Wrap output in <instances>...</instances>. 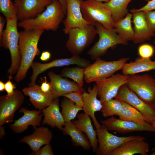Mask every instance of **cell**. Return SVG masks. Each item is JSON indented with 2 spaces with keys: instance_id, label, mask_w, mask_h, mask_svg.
<instances>
[{
  "instance_id": "obj_1",
  "label": "cell",
  "mask_w": 155,
  "mask_h": 155,
  "mask_svg": "<svg viewBox=\"0 0 155 155\" xmlns=\"http://www.w3.org/2000/svg\"><path fill=\"white\" fill-rule=\"evenodd\" d=\"M44 31L43 30L30 29L24 30L19 32V50L21 60L19 69L14 78L17 82L25 78L35 57L40 54L38 42Z\"/></svg>"
},
{
  "instance_id": "obj_2",
  "label": "cell",
  "mask_w": 155,
  "mask_h": 155,
  "mask_svg": "<svg viewBox=\"0 0 155 155\" xmlns=\"http://www.w3.org/2000/svg\"><path fill=\"white\" fill-rule=\"evenodd\" d=\"M65 15L63 6L58 0H53L45 10L35 17L20 21L18 26L24 30L56 31Z\"/></svg>"
},
{
  "instance_id": "obj_3",
  "label": "cell",
  "mask_w": 155,
  "mask_h": 155,
  "mask_svg": "<svg viewBox=\"0 0 155 155\" xmlns=\"http://www.w3.org/2000/svg\"><path fill=\"white\" fill-rule=\"evenodd\" d=\"M6 28L1 38L0 45L1 47L9 51L11 59V64L7 73L9 76L16 74L21 63V57L19 50L20 33L17 26L18 19L17 17L6 19Z\"/></svg>"
},
{
  "instance_id": "obj_4",
  "label": "cell",
  "mask_w": 155,
  "mask_h": 155,
  "mask_svg": "<svg viewBox=\"0 0 155 155\" xmlns=\"http://www.w3.org/2000/svg\"><path fill=\"white\" fill-rule=\"evenodd\" d=\"M129 59L125 57L116 61H107L98 57L93 63L85 68L84 79L86 83H89L109 77L122 70Z\"/></svg>"
},
{
  "instance_id": "obj_5",
  "label": "cell",
  "mask_w": 155,
  "mask_h": 155,
  "mask_svg": "<svg viewBox=\"0 0 155 155\" xmlns=\"http://www.w3.org/2000/svg\"><path fill=\"white\" fill-rule=\"evenodd\" d=\"M94 26L97 33L99 35V39L88 52L92 59L95 60L103 55L109 49L118 44H128V42L120 37L114 28H106L98 22H95Z\"/></svg>"
},
{
  "instance_id": "obj_6",
  "label": "cell",
  "mask_w": 155,
  "mask_h": 155,
  "mask_svg": "<svg viewBox=\"0 0 155 155\" xmlns=\"http://www.w3.org/2000/svg\"><path fill=\"white\" fill-rule=\"evenodd\" d=\"M97 34L94 25L92 24L82 28H73L68 34L66 46L73 55H79L92 43Z\"/></svg>"
},
{
  "instance_id": "obj_7",
  "label": "cell",
  "mask_w": 155,
  "mask_h": 155,
  "mask_svg": "<svg viewBox=\"0 0 155 155\" xmlns=\"http://www.w3.org/2000/svg\"><path fill=\"white\" fill-rule=\"evenodd\" d=\"M81 9L83 18L87 21L94 25L98 22L106 28H114L115 23L111 13L102 2L95 0L83 1Z\"/></svg>"
},
{
  "instance_id": "obj_8",
  "label": "cell",
  "mask_w": 155,
  "mask_h": 155,
  "mask_svg": "<svg viewBox=\"0 0 155 155\" xmlns=\"http://www.w3.org/2000/svg\"><path fill=\"white\" fill-rule=\"evenodd\" d=\"M126 85L145 102L152 104L155 102V79L151 75H129Z\"/></svg>"
},
{
  "instance_id": "obj_9",
  "label": "cell",
  "mask_w": 155,
  "mask_h": 155,
  "mask_svg": "<svg viewBox=\"0 0 155 155\" xmlns=\"http://www.w3.org/2000/svg\"><path fill=\"white\" fill-rule=\"evenodd\" d=\"M98 146L96 151L97 155H109L113 150L126 142L135 139H145L144 137L131 135L119 137L109 133L106 127L101 125L96 129Z\"/></svg>"
},
{
  "instance_id": "obj_10",
  "label": "cell",
  "mask_w": 155,
  "mask_h": 155,
  "mask_svg": "<svg viewBox=\"0 0 155 155\" xmlns=\"http://www.w3.org/2000/svg\"><path fill=\"white\" fill-rule=\"evenodd\" d=\"M90 64V61L82 58L79 55H75L69 58L56 59L47 63H42L33 62L31 67L32 69V73L30 77V82L28 86H32L35 85L38 76L50 68L71 65H76L85 68Z\"/></svg>"
},
{
  "instance_id": "obj_11",
  "label": "cell",
  "mask_w": 155,
  "mask_h": 155,
  "mask_svg": "<svg viewBox=\"0 0 155 155\" xmlns=\"http://www.w3.org/2000/svg\"><path fill=\"white\" fill-rule=\"evenodd\" d=\"M128 78V75L117 73L96 81L102 103L115 98L121 87L126 84Z\"/></svg>"
},
{
  "instance_id": "obj_12",
  "label": "cell",
  "mask_w": 155,
  "mask_h": 155,
  "mask_svg": "<svg viewBox=\"0 0 155 155\" xmlns=\"http://www.w3.org/2000/svg\"><path fill=\"white\" fill-rule=\"evenodd\" d=\"M115 98L124 101L135 108L143 115L148 123H151L155 120V110L152 105L140 98L126 84L121 87Z\"/></svg>"
},
{
  "instance_id": "obj_13",
  "label": "cell",
  "mask_w": 155,
  "mask_h": 155,
  "mask_svg": "<svg viewBox=\"0 0 155 155\" xmlns=\"http://www.w3.org/2000/svg\"><path fill=\"white\" fill-rule=\"evenodd\" d=\"M24 94L16 90L11 95L0 97V126L13 122L15 113L24 102Z\"/></svg>"
},
{
  "instance_id": "obj_14",
  "label": "cell",
  "mask_w": 155,
  "mask_h": 155,
  "mask_svg": "<svg viewBox=\"0 0 155 155\" xmlns=\"http://www.w3.org/2000/svg\"><path fill=\"white\" fill-rule=\"evenodd\" d=\"M53 0H15L16 16L21 21L34 18L42 13Z\"/></svg>"
},
{
  "instance_id": "obj_15",
  "label": "cell",
  "mask_w": 155,
  "mask_h": 155,
  "mask_svg": "<svg viewBox=\"0 0 155 155\" xmlns=\"http://www.w3.org/2000/svg\"><path fill=\"white\" fill-rule=\"evenodd\" d=\"M83 0H66V17L63 20L64 26L63 31L68 34L72 28H82L92 24L86 21L83 18L81 9V5Z\"/></svg>"
},
{
  "instance_id": "obj_16",
  "label": "cell",
  "mask_w": 155,
  "mask_h": 155,
  "mask_svg": "<svg viewBox=\"0 0 155 155\" xmlns=\"http://www.w3.org/2000/svg\"><path fill=\"white\" fill-rule=\"evenodd\" d=\"M19 112L23 113V115L9 125L10 129L14 133L23 132L27 129L29 125L35 129L40 125L43 115L41 111L30 110L23 107Z\"/></svg>"
},
{
  "instance_id": "obj_17",
  "label": "cell",
  "mask_w": 155,
  "mask_h": 155,
  "mask_svg": "<svg viewBox=\"0 0 155 155\" xmlns=\"http://www.w3.org/2000/svg\"><path fill=\"white\" fill-rule=\"evenodd\" d=\"M48 76L51 85L50 91L55 98H58L67 93L77 91L84 92L85 90L74 81L66 78H63L61 75L53 71L49 72Z\"/></svg>"
},
{
  "instance_id": "obj_18",
  "label": "cell",
  "mask_w": 155,
  "mask_h": 155,
  "mask_svg": "<svg viewBox=\"0 0 155 155\" xmlns=\"http://www.w3.org/2000/svg\"><path fill=\"white\" fill-rule=\"evenodd\" d=\"M102 125L108 130L114 131L121 133H127L133 131L155 132L152 127L140 125L129 121L115 118L113 116L101 121Z\"/></svg>"
},
{
  "instance_id": "obj_19",
  "label": "cell",
  "mask_w": 155,
  "mask_h": 155,
  "mask_svg": "<svg viewBox=\"0 0 155 155\" xmlns=\"http://www.w3.org/2000/svg\"><path fill=\"white\" fill-rule=\"evenodd\" d=\"M132 14L134 32L132 40L135 43L138 44L150 40L155 36V33L150 27L144 12L137 11Z\"/></svg>"
},
{
  "instance_id": "obj_20",
  "label": "cell",
  "mask_w": 155,
  "mask_h": 155,
  "mask_svg": "<svg viewBox=\"0 0 155 155\" xmlns=\"http://www.w3.org/2000/svg\"><path fill=\"white\" fill-rule=\"evenodd\" d=\"M98 93L97 87L95 84L92 88L90 86L88 87V92L85 91L83 93V111L84 113L91 117L96 129L99 128L101 125L97 121L95 113L101 111L102 106L101 102L97 98Z\"/></svg>"
},
{
  "instance_id": "obj_21",
  "label": "cell",
  "mask_w": 155,
  "mask_h": 155,
  "mask_svg": "<svg viewBox=\"0 0 155 155\" xmlns=\"http://www.w3.org/2000/svg\"><path fill=\"white\" fill-rule=\"evenodd\" d=\"M22 92L24 95L29 97L33 106L40 111L50 105L55 98L51 91L44 92L41 90L40 86L36 84L24 88Z\"/></svg>"
},
{
  "instance_id": "obj_22",
  "label": "cell",
  "mask_w": 155,
  "mask_h": 155,
  "mask_svg": "<svg viewBox=\"0 0 155 155\" xmlns=\"http://www.w3.org/2000/svg\"><path fill=\"white\" fill-rule=\"evenodd\" d=\"M52 137L51 131L46 127H41L35 128L31 134L24 136L19 142L26 143L32 152H36L42 146L50 144Z\"/></svg>"
},
{
  "instance_id": "obj_23",
  "label": "cell",
  "mask_w": 155,
  "mask_h": 155,
  "mask_svg": "<svg viewBox=\"0 0 155 155\" xmlns=\"http://www.w3.org/2000/svg\"><path fill=\"white\" fill-rule=\"evenodd\" d=\"M144 139H137L127 141L112 151L109 155H147L149 144Z\"/></svg>"
},
{
  "instance_id": "obj_24",
  "label": "cell",
  "mask_w": 155,
  "mask_h": 155,
  "mask_svg": "<svg viewBox=\"0 0 155 155\" xmlns=\"http://www.w3.org/2000/svg\"><path fill=\"white\" fill-rule=\"evenodd\" d=\"M42 111L44 116L42 122V125L46 124L51 127H56L62 130L65 122L60 111L58 98H55L50 105Z\"/></svg>"
},
{
  "instance_id": "obj_25",
  "label": "cell",
  "mask_w": 155,
  "mask_h": 155,
  "mask_svg": "<svg viewBox=\"0 0 155 155\" xmlns=\"http://www.w3.org/2000/svg\"><path fill=\"white\" fill-rule=\"evenodd\" d=\"M77 117L78 119L73 121V123L85 133L89 140L93 152H96L98 147V141L96 131L94 129L90 117L84 113L77 115Z\"/></svg>"
},
{
  "instance_id": "obj_26",
  "label": "cell",
  "mask_w": 155,
  "mask_h": 155,
  "mask_svg": "<svg viewBox=\"0 0 155 155\" xmlns=\"http://www.w3.org/2000/svg\"><path fill=\"white\" fill-rule=\"evenodd\" d=\"M62 131L64 135L71 137L72 144L75 146H81L85 150L91 149L90 143L86 136L71 121L65 123Z\"/></svg>"
},
{
  "instance_id": "obj_27",
  "label": "cell",
  "mask_w": 155,
  "mask_h": 155,
  "mask_svg": "<svg viewBox=\"0 0 155 155\" xmlns=\"http://www.w3.org/2000/svg\"><path fill=\"white\" fill-rule=\"evenodd\" d=\"M155 70V61L138 58L134 61L126 63L122 69V74L130 75Z\"/></svg>"
},
{
  "instance_id": "obj_28",
  "label": "cell",
  "mask_w": 155,
  "mask_h": 155,
  "mask_svg": "<svg viewBox=\"0 0 155 155\" xmlns=\"http://www.w3.org/2000/svg\"><path fill=\"white\" fill-rule=\"evenodd\" d=\"M122 101V106L118 115L119 119L133 122L144 126H152L140 111L129 104Z\"/></svg>"
},
{
  "instance_id": "obj_29",
  "label": "cell",
  "mask_w": 155,
  "mask_h": 155,
  "mask_svg": "<svg viewBox=\"0 0 155 155\" xmlns=\"http://www.w3.org/2000/svg\"><path fill=\"white\" fill-rule=\"evenodd\" d=\"M132 0H110L104 3L107 9L111 12L113 20L115 23L123 19L126 15L127 7Z\"/></svg>"
},
{
  "instance_id": "obj_30",
  "label": "cell",
  "mask_w": 155,
  "mask_h": 155,
  "mask_svg": "<svg viewBox=\"0 0 155 155\" xmlns=\"http://www.w3.org/2000/svg\"><path fill=\"white\" fill-rule=\"evenodd\" d=\"M132 16V13H128L123 19L115 23L114 28L118 35L127 42L132 40L134 34L131 23Z\"/></svg>"
},
{
  "instance_id": "obj_31",
  "label": "cell",
  "mask_w": 155,
  "mask_h": 155,
  "mask_svg": "<svg viewBox=\"0 0 155 155\" xmlns=\"http://www.w3.org/2000/svg\"><path fill=\"white\" fill-rule=\"evenodd\" d=\"M62 100L61 106L62 108L61 113L65 123L73 120L78 112L83 111V108L77 106L73 101L65 97Z\"/></svg>"
},
{
  "instance_id": "obj_32",
  "label": "cell",
  "mask_w": 155,
  "mask_h": 155,
  "mask_svg": "<svg viewBox=\"0 0 155 155\" xmlns=\"http://www.w3.org/2000/svg\"><path fill=\"white\" fill-rule=\"evenodd\" d=\"M101 111L104 117L118 116L122 106L121 100L115 98L111 99L102 104Z\"/></svg>"
},
{
  "instance_id": "obj_33",
  "label": "cell",
  "mask_w": 155,
  "mask_h": 155,
  "mask_svg": "<svg viewBox=\"0 0 155 155\" xmlns=\"http://www.w3.org/2000/svg\"><path fill=\"white\" fill-rule=\"evenodd\" d=\"M84 70V68L79 67H66L62 70L60 75L63 77L71 78L78 85L82 87Z\"/></svg>"
},
{
  "instance_id": "obj_34",
  "label": "cell",
  "mask_w": 155,
  "mask_h": 155,
  "mask_svg": "<svg viewBox=\"0 0 155 155\" xmlns=\"http://www.w3.org/2000/svg\"><path fill=\"white\" fill-rule=\"evenodd\" d=\"M0 11L6 19L17 17L16 6L12 0H0Z\"/></svg>"
},
{
  "instance_id": "obj_35",
  "label": "cell",
  "mask_w": 155,
  "mask_h": 155,
  "mask_svg": "<svg viewBox=\"0 0 155 155\" xmlns=\"http://www.w3.org/2000/svg\"><path fill=\"white\" fill-rule=\"evenodd\" d=\"M154 52V47L149 44L140 45L138 49V54L140 57L144 59H151Z\"/></svg>"
},
{
  "instance_id": "obj_36",
  "label": "cell",
  "mask_w": 155,
  "mask_h": 155,
  "mask_svg": "<svg viewBox=\"0 0 155 155\" xmlns=\"http://www.w3.org/2000/svg\"><path fill=\"white\" fill-rule=\"evenodd\" d=\"M83 92L80 91L72 92L64 94L63 96L70 100L77 106L83 108L84 105L83 99Z\"/></svg>"
},
{
  "instance_id": "obj_37",
  "label": "cell",
  "mask_w": 155,
  "mask_h": 155,
  "mask_svg": "<svg viewBox=\"0 0 155 155\" xmlns=\"http://www.w3.org/2000/svg\"><path fill=\"white\" fill-rule=\"evenodd\" d=\"M144 12L150 27L155 33V10Z\"/></svg>"
},
{
  "instance_id": "obj_38",
  "label": "cell",
  "mask_w": 155,
  "mask_h": 155,
  "mask_svg": "<svg viewBox=\"0 0 155 155\" xmlns=\"http://www.w3.org/2000/svg\"><path fill=\"white\" fill-rule=\"evenodd\" d=\"M31 155H54L52 147L50 144L45 145L36 152H32L30 154Z\"/></svg>"
},
{
  "instance_id": "obj_39",
  "label": "cell",
  "mask_w": 155,
  "mask_h": 155,
  "mask_svg": "<svg viewBox=\"0 0 155 155\" xmlns=\"http://www.w3.org/2000/svg\"><path fill=\"white\" fill-rule=\"evenodd\" d=\"M155 10V0H151L148 1L147 3L142 7L137 9H133L130 10L132 13L138 11H147Z\"/></svg>"
},
{
  "instance_id": "obj_40",
  "label": "cell",
  "mask_w": 155,
  "mask_h": 155,
  "mask_svg": "<svg viewBox=\"0 0 155 155\" xmlns=\"http://www.w3.org/2000/svg\"><path fill=\"white\" fill-rule=\"evenodd\" d=\"M9 80L5 83V90L7 94L11 95L13 93L14 90L16 88V87L11 81L12 77L9 76Z\"/></svg>"
},
{
  "instance_id": "obj_41",
  "label": "cell",
  "mask_w": 155,
  "mask_h": 155,
  "mask_svg": "<svg viewBox=\"0 0 155 155\" xmlns=\"http://www.w3.org/2000/svg\"><path fill=\"white\" fill-rule=\"evenodd\" d=\"M44 80L42 83L40 88L44 92L47 93L50 91L51 85L49 82H48L46 77H44Z\"/></svg>"
},
{
  "instance_id": "obj_42",
  "label": "cell",
  "mask_w": 155,
  "mask_h": 155,
  "mask_svg": "<svg viewBox=\"0 0 155 155\" xmlns=\"http://www.w3.org/2000/svg\"><path fill=\"white\" fill-rule=\"evenodd\" d=\"M7 20L2 15H0V38H1L3 34L4 30L3 28Z\"/></svg>"
},
{
  "instance_id": "obj_43",
  "label": "cell",
  "mask_w": 155,
  "mask_h": 155,
  "mask_svg": "<svg viewBox=\"0 0 155 155\" xmlns=\"http://www.w3.org/2000/svg\"><path fill=\"white\" fill-rule=\"evenodd\" d=\"M51 57L50 53L47 51L43 52L41 54L40 59L42 61H46L49 60Z\"/></svg>"
},
{
  "instance_id": "obj_44",
  "label": "cell",
  "mask_w": 155,
  "mask_h": 155,
  "mask_svg": "<svg viewBox=\"0 0 155 155\" xmlns=\"http://www.w3.org/2000/svg\"><path fill=\"white\" fill-rule=\"evenodd\" d=\"M61 3L62 5L64 11L65 15L66 14L67 12V4L66 2V0H58Z\"/></svg>"
},
{
  "instance_id": "obj_45",
  "label": "cell",
  "mask_w": 155,
  "mask_h": 155,
  "mask_svg": "<svg viewBox=\"0 0 155 155\" xmlns=\"http://www.w3.org/2000/svg\"><path fill=\"white\" fill-rule=\"evenodd\" d=\"M6 133L4 127L3 125L0 126V139H2Z\"/></svg>"
},
{
  "instance_id": "obj_46",
  "label": "cell",
  "mask_w": 155,
  "mask_h": 155,
  "mask_svg": "<svg viewBox=\"0 0 155 155\" xmlns=\"http://www.w3.org/2000/svg\"><path fill=\"white\" fill-rule=\"evenodd\" d=\"M5 84L2 81H0V91H3L5 90Z\"/></svg>"
},
{
  "instance_id": "obj_47",
  "label": "cell",
  "mask_w": 155,
  "mask_h": 155,
  "mask_svg": "<svg viewBox=\"0 0 155 155\" xmlns=\"http://www.w3.org/2000/svg\"><path fill=\"white\" fill-rule=\"evenodd\" d=\"M151 124L152 127L155 129V120L151 123Z\"/></svg>"
},
{
  "instance_id": "obj_48",
  "label": "cell",
  "mask_w": 155,
  "mask_h": 155,
  "mask_svg": "<svg viewBox=\"0 0 155 155\" xmlns=\"http://www.w3.org/2000/svg\"><path fill=\"white\" fill-rule=\"evenodd\" d=\"M100 2H104L105 3L109 1L110 0H95Z\"/></svg>"
},
{
  "instance_id": "obj_49",
  "label": "cell",
  "mask_w": 155,
  "mask_h": 155,
  "mask_svg": "<svg viewBox=\"0 0 155 155\" xmlns=\"http://www.w3.org/2000/svg\"><path fill=\"white\" fill-rule=\"evenodd\" d=\"M152 151L153 152L150 155H155V148L152 150Z\"/></svg>"
},
{
  "instance_id": "obj_50",
  "label": "cell",
  "mask_w": 155,
  "mask_h": 155,
  "mask_svg": "<svg viewBox=\"0 0 155 155\" xmlns=\"http://www.w3.org/2000/svg\"><path fill=\"white\" fill-rule=\"evenodd\" d=\"M152 105L155 110V102L152 104Z\"/></svg>"
},
{
  "instance_id": "obj_51",
  "label": "cell",
  "mask_w": 155,
  "mask_h": 155,
  "mask_svg": "<svg viewBox=\"0 0 155 155\" xmlns=\"http://www.w3.org/2000/svg\"><path fill=\"white\" fill-rule=\"evenodd\" d=\"M155 148V146L152 149V150Z\"/></svg>"
},
{
  "instance_id": "obj_52",
  "label": "cell",
  "mask_w": 155,
  "mask_h": 155,
  "mask_svg": "<svg viewBox=\"0 0 155 155\" xmlns=\"http://www.w3.org/2000/svg\"><path fill=\"white\" fill-rule=\"evenodd\" d=\"M154 44H155V41H154Z\"/></svg>"
},
{
  "instance_id": "obj_53",
  "label": "cell",
  "mask_w": 155,
  "mask_h": 155,
  "mask_svg": "<svg viewBox=\"0 0 155 155\" xmlns=\"http://www.w3.org/2000/svg\"></svg>"
}]
</instances>
